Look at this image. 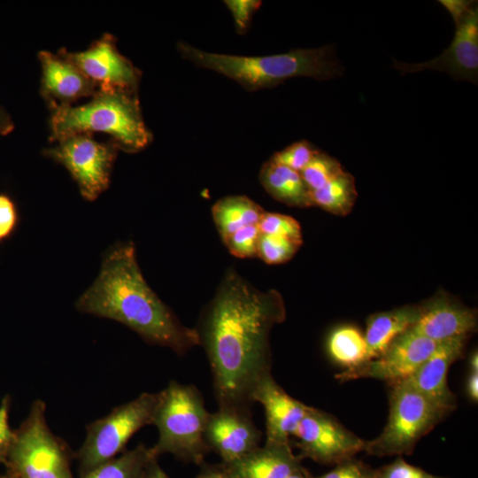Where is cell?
Returning <instances> with one entry per match:
<instances>
[{"instance_id":"cell-1","label":"cell","mask_w":478,"mask_h":478,"mask_svg":"<svg viewBox=\"0 0 478 478\" xmlns=\"http://www.w3.org/2000/svg\"><path fill=\"white\" fill-rule=\"evenodd\" d=\"M286 318L281 295L260 291L228 270L197 329L207 355L219 407L249 409L271 374L270 334Z\"/></svg>"},{"instance_id":"cell-2","label":"cell","mask_w":478,"mask_h":478,"mask_svg":"<svg viewBox=\"0 0 478 478\" xmlns=\"http://www.w3.org/2000/svg\"><path fill=\"white\" fill-rule=\"evenodd\" d=\"M75 308L118 321L145 342L180 355L199 345L197 329L183 325L147 283L130 241L104 252L97 277L76 300Z\"/></svg>"},{"instance_id":"cell-3","label":"cell","mask_w":478,"mask_h":478,"mask_svg":"<svg viewBox=\"0 0 478 478\" xmlns=\"http://www.w3.org/2000/svg\"><path fill=\"white\" fill-rule=\"evenodd\" d=\"M177 50L183 58L235 81L248 91L271 89L295 77L328 81L344 71L333 45L260 57L212 53L184 42L177 43Z\"/></svg>"},{"instance_id":"cell-4","label":"cell","mask_w":478,"mask_h":478,"mask_svg":"<svg viewBox=\"0 0 478 478\" xmlns=\"http://www.w3.org/2000/svg\"><path fill=\"white\" fill-rule=\"evenodd\" d=\"M50 141L78 133L102 132L119 150L138 152L152 141L143 118L137 90L98 88L81 105L50 104Z\"/></svg>"},{"instance_id":"cell-5","label":"cell","mask_w":478,"mask_h":478,"mask_svg":"<svg viewBox=\"0 0 478 478\" xmlns=\"http://www.w3.org/2000/svg\"><path fill=\"white\" fill-rule=\"evenodd\" d=\"M157 394L151 425L156 426L158 438L150 447L152 454L156 458L172 454L202 466L210 451L204 440L210 412L201 393L191 384L171 381Z\"/></svg>"},{"instance_id":"cell-6","label":"cell","mask_w":478,"mask_h":478,"mask_svg":"<svg viewBox=\"0 0 478 478\" xmlns=\"http://www.w3.org/2000/svg\"><path fill=\"white\" fill-rule=\"evenodd\" d=\"M67 445L55 436L46 420V404L33 402L17 430L4 465L15 478H73Z\"/></svg>"},{"instance_id":"cell-7","label":"cell","mask_w":478,"mask_h":478,"mask_svg":"<svg viewBox=\"0 0 478 478\" xmlns=\"http://www.w3.org/2000/svg\"><path fill=\"white\" fill-rule=\"evenodd\" d=\"M389 384L388 420L377 437L366 441L364 451L375 457L410 455L448 413L405 381Z\"/></svg>"},{"instance_id":"cell-8","label":"cell","mask_w":478,"mask_h":478,"mask_svg":"<svg viewBox=\"0 0 478 478\" xmlns=\"http://www.w3.org/2000/svg\"><path fill=\"white\" fill-rule=\"evenodd\" d=\"M157 398V393L143 392L87 425L85 440L75 453L80 475L124 452L131 437L151 425Z\"/></svg>"},{"instance_id":"cell-9","label":"cell","mask_w":478,"mask_h":478,"mask_svg":"<svg viewBox=\"0 0 478 478\" xmlns=\"http://www.w3.org/2000/svg\"><path fill=\"white\" fill-rule=\"evenodd\" d=\"M449 12L455 33L451 44L436 58L422 63H402L393 60L400 74L436 70L450 74L455 81L477 84L478 78V5L474 1L441 0Z\"/></svg>"},{"instance_id":"cell-10","label":"cell","mask_w":478,"mask_h":478,"mask_svg":"<svg viewBox=\"0 0 478 478\" xmlns=\"http://www.w3.org/2000/svg\"><path fill=\"white\" fill-rule=\"evenodd\" d=\"M118 150L112 141L102 143L92 134L78 133L58 140L42 153L63 165L76 181L81 197L94 201L110 185Z\"/></svg>"},{"instance_id":"cell-11","label":"cell","mask_w":478,"mask_h":478,"mask_svg":"<svg viewBox=\"0 0 478 478\" xmlns=\"http://www.w3.org/2000/svg\"><path fill=\"white\" fill-rule=\"evenodd\" d=\"M302 459L336 465L365 451L366 441L343 427L334 416L310 407L296 433Z\"/></svg>"},{"instance_id":"cell-12","label":"cell","mask_w":478,"mask_h":478,"mask_svg":"<svg viewBox=\"0 0 478 478\" xmlns=\"http://www.w3.org/2000/svg\"><path fill=\"white\" fill-rule=\"evenodd\" d=\"M437 344L411 328L393 339L378 357L344 370L336 378L342 382L360 378H374L389 383L403 381L414 374Z\"/></svg>"},{"instance_id":"cell-13","label":"cell","mask_w":478,"mask_h":478,"mask_svg":"<svg viewBox=\"0 0 478 478\" xmlns=\"http://www.w3.org/2000/svg\"><path fill=\"white\" fill-rule=\"evenodd\" d=\"M88 78L103 89L137 90L141 72L117 49L115 38L104 34L88 49L70 52L60 50Z\"/></svg>"},{"instance_id":"cell-14","label":"cell","mask_w":478,"mask_h":478,"mask_svg":"<svg viewBox=\"0 0 478 478\" xmlns=\"http://www.w3.org/2000/svg\"><path fill=\"white\" fill-rule=\"evenodd\" d=\"M249 409L219 407L210 412L204 440L210 450L217 453L222 464L239 459L259 446L262 433L252 420Z\"/></svg>"},{"instance_id":"cell-15","label":"cell","mask_w":478,"mask_h":478,"mask_svg":"<svg viewBox=\"0 0 478 478\" xmlns=\"http://www.w3.org/2000/svg\"><path fill=\"white\" fill-rule=\"evenodd\" d=\"M466 339L455 337L439 342L414 374L403 380L447 413L457 405L456 397L448 386V371L462 356Z\"/></svg>"},{"instance_id":"cell-16","label":"cell","mask_w":478,"mask_h":478,"mask_svg":"<svg viewBox=\"0 0 478 478\" xmlns=\"http://www.w3.org/2000/svg\"><path fill=\"white\" fill-rule=\"evenodd\" d=\"M266 414V443H290V437L311 406L289 396L274 379L266 375L252 394Z\"/></svg>"},{"instance_id":"cell-17","label":"cell","mask_w":478,"mask_h":478,"mask_svg":"<svg viewBox=\"0 0 478 478\" xmlns=\"http://www.w3.org/2000/svg\"><path fill=\"white\" fill-rule=\"evenodd\" d=\"M420 312L413 330L436 342L455 337H468L477 328L474 310L439 293L419 305Z\"/></svg>"},{"instance_id":"cell-18","label":"cell","mask_w":478,"mask_h":478,"mask_svg":"<svg viewBox=\"0 0 478 478\" xmlns=\"http://www.w3.org/2000/svg\"><path fill=\"white\" fill-rule=\"evenodd\" d=\"M42 66L41 94L50 104H72L92 96L98 87L60 52L38 53Z\"/></svg>"},{"instance_id":"cell-19","label":"cell","mask_w":478,"mask_h":478,"mask_svg":"<svg viewBox=\"0 0 478 478\" xmlns=\"http://www.w3.org/2000/svg\"><path fill=\"white\" fill-rule=\"evenodd\" d=\"M290 443H266L228 464H222L233 478H288L302 467Z\"/></svg>"},{"instance_id":"cell-20","label":"cell","mask_w":478,"mask_h":478,"mask_svg":"<svg viewBox=\"0 0 478 478\" xmlns=\"http://www.w3.org/2000/svg\"><path fill=\"white\" fill-rule=\"evenodd\" d=\"M419 305H406L371 315L364 334L368 360L383 352L393 339L411 328L418 320Z\"/></svg>"},{"instance_id":"cell-21","label":"cell","mask_w":478,"mask_h":478,"mask_svg":"<svg viewBox=\"0 0 478 478\" xmlns=\"http://www.w3.org/2000/svg\"><path fill=\"white\" fill-rule=\"evenodd\" d=\"M259 181L265 190L275 200L294 207L312 205L311 190L300 173L270 159L261 167Z\"/></svg>"},{"instance_id":"cell-22","label":"cell","mask_w":478,"mask_h":478,"mask_svg":"<svg viewBox=\"0 0 478 478\" xmlns=\"http://www.w3.org/2000/svg\"><path fill=\"white\" fill-rule=\"evenodd\" d=\"M266 211L246 196H228L218 200L212 215L222 240L235 231L258 225Z\"/></svg>"},{"instance_id":"cell-23","label":"cell","mask_w":478,"mask_h":478,"mask_svg":"<svg viewBox=\"0 0 478 478\" xmlns=\"http://www.w3.org/2000/svg\"><path fill=\"white\" fill-rule=\"evenodd\" d=\"M327 350L331 359L345 370L355 368L368 360L365 335L352 325L335 328L328 335Z\"/></svg>"},{"instance_id":"cell-24","label":"cell","mask_w":478,"mask_h":478,"mask_svg":"<svg viewBox=\"0 0 478 478\" xmlns=\"http://www.w3.org/2000/svg\"><path fill=\"white\" fill-rule=\"evenodd\" d=\"M357 197L355 179L345 171L322 188L311 192L312 205L339 216L351 212Z\"/></svg>"},{"instance_id":"cell-25","label":"cell","mask_w":478,"mask_h":478,"mask_svg":"<svg viewBox=\"0 0 478 478\" xmlns=\"http://www.w3.org/2000/svg\"><path fill=\"white\" fill-rule=\"evenodd\" d=\"M154 458L150 447L139 444L79 478H143L148 464Z\"/></svg>"},{"instance_id":"cell-26","label":"cell","mask_w":478,"mask_h":478,"mask_svg":"<svg viewBox=\"0 0 478 478\" xmlns=\"http://www.w3.org/2000/svg\"><path fill=\"white\" fill-rule=\"evenodd\" d=\"M343 172L336 158L319 150L300 174L306 186L312 191L322 188Z\"/></svg>"},{"instance_id":"cell-27","label":"cell","mask_w":478,"mask_h":478,"mask_svg":"<svg viewBox=\"0 0 478 478\" xmlns=\"http://www.w3.org/2000/svg\"><path fill=\"white\" fill-rule=\"evenodd\" d=\"M302 244L285 237L261 234L258 255L266 264H281L291 259Z\"/></svg>"},{"instance_id":"cell-28","label":"cell","mask_w":478,"mask_h":478,"mask_svg":"<svg viewBox=\"0 0 478 478\" xmlns=\"http://www.w3.org/2000/svg\"><path fill=\"white\" fill-rule=\"evenodd\" d=\"M258 227L261 234L281 236L303 243L300 224L291 216L265 212Z\"/></svg>"},{"instance_id":"cell-29","label":"cell","mask_w":478,"mask_h":478,"mask_svg":"<svg viewBox=\"0 0 478 478\" xmlns=\"http://www.w3.org/2000/svg\"><path fill=\"white\" fill-rule=\"evenodd\" d=\"M318 150L307 140H300L275 152L270 160L300 173Z\"/></svg>"},{"instance_id":"cell-30","label":"cell","mask_w":478,"mask_h":478,"mask_svg":"<svg viewBox=\"0 0 478 478\" xmlns=\"http://www.w3.org/2000/svg\"><path fill=\"white\" fill-rule=\"evenodd\" d=\"M260 231L258 225L244 227L223 240L229 252L241 258L257 257Z\"/></svg>"},{"instance_id":"cell-31","label":"cell","mask_w":478,"mask_h":478,"mask_svg":"<svg viewBox=\"0 0 478 478\" xmlns=\"http://www.w3.org/2000/svg\"><path fill=\"white\" fill-rule=\"evenodd\" d=\"M374 478H445L408 464L401 457L393 462L374 469Z\"/></svg>"},{"instance_id":"cell-32","label":"cell","mask_w":478,"mask_h":478,"mask_svg":"<svg viewBox=\"0 0 478 478\" xmlns=\"http://www.w3.org/2000/svg\"><path fill=\"white\" fill-rule=\"evenodd\" d=\"M224 3L230 11L235 29L240 35L248 31L253 14L262 4L258 0H227Z\"/></svg>"},{"instance_id":"cell-33","label":"cell","mask_w":478,"mask_h":478,"mask_svg":"<svg viewBox=\"0 0 478 478\" xmlns=\"http://www.w3.org/2000/svg\"><path fill=\"white\" fill-rule=\"evenodd\" d=\"M19 222L17 204L7 194L0 193V243L10 238Z\"/></svg>"},{"instance_id":"cell-34","label":"cell","mask_w":478,"mask_h":478,"mask_svg":"<svg viewBox=\"0 0 478 478\" xmlns=\"http://www.w3.org/2000/svg\"><path fill=\"white\" fill-rule=\"evenodd\" d=\"M315 478H374V468L352 458L336 464L332 470Z\"/></svg>"},{"instance_id":"cell-35","label":"cell","mask_w":478,"mask_h":478,"mask_svg":"<svg viewBox=\"0 0 478 478\" xmlns=\"http://www.w3.org/2000/svg\"><path fill=\"white\" fill-rule=\"evenodd\" d=\"M10 398L4 397L0 404V463L4 462L12 443L14 430L9 423Z\"/></svg>"},{"instance_id":"cell-36","label":"cell","mask_w":478,"mask_h":478,"mask_svg":"<svg viewBox=\"0 0 478 478\" xmlns=\"http://www.w3.org/2000/svg\"><path fill=\"white\" fill-rule=\"evenodd\" d=\"M201 466L202 468L196 478H233L222 464H203Z\"/></svg>"},{"instance_id":"cell-37","label":"cell","mask_w":478,"mask_h":478,"mask_svg":"<svg viewBox=\"0 0 478 478\" xmlns=\"http://www.w3.org/2000/svg\"><path fill=\"white\" fill-rule=\"evenodd\" d=\"M15 123L10 112L0 104V136L12 132Z\"/></svg>"},{"instance_id":"cell-38","label":"cell","mask_w":478,"mask_h":478,"mask_svg":"<svg viewBox=\"0 0 478 478\" xmlns=\"http://www.w3.org/2000/svg\"><path fill=\"white\" fill-rule=\"evenodd\" d=\"M143 478H169L158 462V459H152L148 464Z\"/></svg>"},{"instance_id":"cell-39","label":"cell","mask_w":478,"mask_h":478,"mask_svg":"<svg viewBox=\"0 0 478 478\" xmlns=\"http://www.w3.org/2000/svg\"><path fill=\"white\" fill-rule=\"evenodd\" d=\"M466 392L469 397L474 401L478 400V372L471 371L466 382Z\"/></svg>"},{"instance_id":"cell-40","label":"cell","mask_w":478,"mask_h":478,"mask_svg":"<svg viewBox=\"0 0 478 478\" xmlns=\"http://www.w3.org/2000/svg\"><path fill=\"white\" fill-rule=\"evenodd\" d=\"M288 478H315L303 466L291 474Z\"/></svg>"},{"instance_id":"cell-41","label":"cell","mask_w":478,"mask_h":478,"mask_svg":"<svg viewBox=\"0 0 478 478\" xmlns=\"http://www.w3.org/2000/svg\"><path fill=\"white\" fill-rule=\"evenodd\" d=\"M469 366L471 368V371L478 372V355L477 352H473V354L470 357Z\"/></svg>"},{"instance_id":"cell-42","label":"cell","mask_w":478,"mask_h":478,"mask_svg":"<svg viewBox=\"0 0 478 478\" xmlns=\"http://www.w3.org/2000/svg\"><path fill=\"white\" fill-rule=\"evenodd\" d=\"M0 478H15V477H13L12 475L5 472L4 474L0 473Z\"/></svg>"}]
</instances>
